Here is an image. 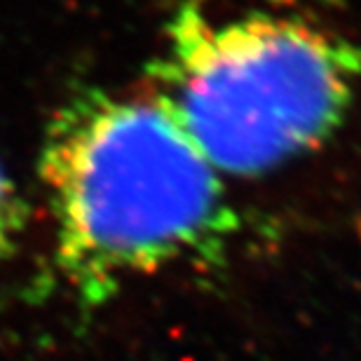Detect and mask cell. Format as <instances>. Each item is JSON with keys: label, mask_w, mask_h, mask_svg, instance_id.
Listing matches in <instances>:
<instances>
[{"label": "cell", "mask_w": 361, "mask_h": 361, "mask_svg": "<svg viewBox=\"0 0 361 361\" xmlns=\"http://www.w3.org/2000/svg\"><path fill=\"white\" fill-rule=\"evenodd\" d=\"M26 226V204L10 174L0 164V261L17 247Z\"/></svg>", "instance_id": "obj_3"}, {"label": "cell", "mask_w": 361, "mask_h": 361, "mask_svg": "<svg viewBox=\"0 0 361 361\" xmlns=\"http://www.w3.org/2000/svg\"><path fill=\"white\" fill-rule=\"evenodd\" d=\"M150 73L223 178H258L334 139L361 85V45L288 14L219 17L180 0Z\"/></svg>", "instance_id": "obj_2"}, {"label": "cell", "mask_w": 361, "mask_h": 361, "mask_svg": "<svg viewBox=\"0 0 361 361\" xmlns=\"http://www.w3.org/2000/svg\"><path fill=\"white\" fill-rule=\"evenodd\" d=\"M40 176L56 272L85 310L169 265L221 268L242 228L226 178L155 94L73 97L47 127Z\"/></svg>", "instance_id": "obj_1"}]
</instances>
